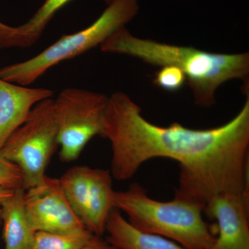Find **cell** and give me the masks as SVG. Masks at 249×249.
I'll return each instance as SVG.
<instances>
[{
  "mask_svg": "<svg viewBox=\"0 0 249 249\" xmlns=\"http://www.w3.org/2000/svg\"><path fill=\"white\" fill-rule=\"evenodd\" d=\"M93 235L89 231L75 233L36 232L34 249H83Z\"/></svg>",
  "mask_w": 249,
  "mask_h": 249,
  "instance_id": "5bb4252c",
  "label": "cell"
},
{
  "mask_svg": "<svg viewBox=\"0 0 249 249\" xmlns=\"http://www.w3.org/2000/svg\"><path fill=\"white\" fill-rule=\"evenodd\" d=\"M110 170L77 165L59 178L62 191L75 213L93 235L106 232V223L115 208Z\"/></svg>",
  "mask_w": 249,
  "mask_h": 249,
  "instance_id": "52a82bcc",
  "label": "cell"
},
{
  "mask_svg": "<svg viewBox=\"0 0 249 249\" xmlns=\"http://www.w3.org/2000/svg\"><path fill=\"white\" fill-rule=\"evenodd\" d=\"M154 83L158 88L168 91H176L186 83V78L178 67L165 66L160 67L156 73Z\"/></svg>",
  "mask_w": 249,
  "mask_h": 249,
  "instance_id": "9a60e30c",
  "label": "cell"
},
{
  "mask_svg": "<svg viewBox=\"0 0 249 249\" xmlns=\"http://www.w3.org/2000/svg\"><path fill=\"white\" fill-rule=\"evenodd\" d=\"M204 213L217 221L219 235L211 249H249V196L224 193L206 204Z\"/></svg>",
  "mask_w": 249,
  "mask_h": 249,
  "instance_id": "9c48e42d",
  "label": "cell"
},
{
  "mask_svg": "<svg viewBox=\"0 0 249 249\" xmlns=\"http://www.w3.org/2000/svg\"><path fill=\"white\" fill-rule=\"evenodd\" d=\"M114 204L137 229L169 239L185 249H211L217 239L212 226L203 219L204 206L194 201L177 197L155 200L142 185L134 183L124 191L115 192Z\"/></svg>",
  "mask_w": 249,
  "mask_h": 249,
  "instance_id": "3957f363",
  "label": "cell"
},
{
  "mask_svg": "<svg viewBox=\"0 0 249 249\" xmlns=\"http://www.w3.org/2000/svg\"><path fill=\"white\" fill-rule=\"evenodd\" d=\"M1 225V206H0V226Z\"/></svg>",
  "mask_w": 249,
  "mask_h": 249,
  "instance_id": "d6986e66",
  "label": "cell"
},
{
  "mask_svg": "<svg viewBox=\"0 0 249 249\" xmlns=\"http://www.w3.org/2000/svg\"><path fill=\"white\" fill-rule=\"evenodd\" d=\"M139 11L138 0H113L89 27L58 40L26 61L0 69V78L29 86L60 62L75 58L101 46L113 34L125 27Z\"/></svg>",
  "mask_w": 249,
  "mask_h": 249,
  "instance_id": "277c9868",
  "label": "cell"
},
{
  "mask_svg": "<svg viewBox=\"0 0 249 249\" xmlns=\"http://www.w3.org/2000/svg\"><path fill=\"white\" fill-rule=\"evenodd\" d=\"M83 249H120L111 245L101 236L93 235Z\"/></svg>",
  "mask_w": 249,
  "mask_h": 249,
  "instance_id": "e0dca14e",
  "label": "cell"
},
{
  "mask_svg": "<svg viewBox=\"0 0 249 249\" xmlns=\"http://www.w3.org/2000/svg\"><path fill=\"white\" fill-rule=\"evenodd\" d=\"M109 96L79 88H65L54 100L60 160H76L96 136L103 137Z\"/></svg>",
  "mask_w": 249,
  "mask_h": 249,
  "instance_id": "8992f818",
  "label": "cell"
},
{
  "mask_svg": "<svg viewBox=\"0 0 249 249\" xmlns=\"http://www.w3.org/2000/svg\"><path fill=\"white\" fill-rule=\"evenodd\" d=\"M24 193L22 187L18 188L0 205L4 249H34L36 232L26 214Z\"/></svg>",
  "mask_w": 249,
  "mask_h": 249,
  "instance_id": "4fadbf2b",
  "label": "cell"
},
{
  "mask_svg": "<svg viewBox=\"0 0 249 249\" xmlns=\"http://www.w3.org/2000/svg\"><path fill=\"white\" fill-rule=\"evenodd\" d=\"M22 186V171L0 151V188L16 190Z\"/></svg>",
  "mask_w": 249,
  "mask_h": 249,
  "instance_id": "2e32d148",
  "label": "cell"
},
{
  "mask_svg": "<svg viewBox=\"0 0 249 249\" xmlns=\"http://www.w3.org/2000/svg\"><path fill=\"white\" fill-rule=\"evenodd\" d=\"M106 232V240L120 249H185L169 239L139 230L116 209L108 217Z\"/></svg>",
  "mask_w": 249,
  "mask_h": 249,
  "instance_id": "7c38bea8",
  "label": "cell"
},
{
  "mask_svg": "<svg viewBox=\"0 0 249 249\" xmlns=\"http://www.w3.org/2000/svg\"><path fill=\"white\" fill-rule=\"evenodd\" d=\"M100 47L105 53L129 55L153 66L178 67L186 76L195 103L200 107L214 106L216 91L229 80H241L246 89L249 87L248 52L211 53L192 47L162 43L136 37L125 27L116 31Z\"/></svg>",
  "mask_w": 249,
  "mask_h": 249,
  "instance_id": "7a4b0ae2",
  "label": "cell"
},
{
  "mask_svg": "<svg viewBox=\"0 0 249 249\" xmlns=\"http://www.w3.org/2000/svg\"><path fill=\"white\" fill-rule=\"evenodd\" d=\"M71 1L45 0L29 20L18 27H11L0 21V49H26L34 45L54 16ZM104 1L109 4L113 0Z\"/></svg>",
  "mask_w": 249,
  "mask_h": 249,
  "instance_id": "8fae6325",
  "label": "cell"
},
{
  "mask_svg": "<svg viewBox=\"0 0 249 249\" xmlns=\"http://www.w3.org/2000/svg\"><path fill=\"white\" fill-rule=\"evenodd\" d=\"M47 88H31L0 78V148L28 119L37 103L53 96Z\"/></svg>",
  "mask_w": 249,
  "mask_h": 249,
  "instance_id": "30bf717a",
  "label": "cell"
},
{
  "mask_svg": "<svg viewBox=\"0 0 249 249\" xmlns=\"http://www.w3.org/2000/svg\"><path fill=\"white\" fill-rule=\"evenodd\" d=\"M58 146L54 100L51 98L34 106L27 121L10 136L0 151L22 171L26 191L43 181Z\"/></svg>",
  "mask_w": 249,
  "mask_h": 249,
  "instance_id": "5b68a950",
  "label": "cell"
},
{
  "mask_svg": "<svg viewBox=\"0 0 249 249\" xmlns=\"http://www.w3.org/2000/svg\"><path fill=\"white\" fill-rule=\"evenodd\" d=\"M103 138L110 142V172L119 181L132 178L147 160L163 157L179 165L174 197L205 207L218 195L249 196V94L227 124L194 129L176 122L152 124L127 93L118 91L109 96Z\"/></svg>",
  "mask_w": 249,
  "mask_h": 249,
  "instance_id": "6da1fadb",
  "label": "cell"
},
{
  "mask_svg": "<svg viewBox=\"0 0 249 249\" xmlns=\"http://www.w3.org/2000/svg\"><path fill=\"white\" fill-rule=\"evenodd\" d=\"M24 203L28 221L35 232L88 231L67 200L59 178L46 175L42 182L26 190Z\"/></svg>",
  "mask_w": 249,
  "mask_h": 249,
  "instance_id": "ba28073f",
  "label": "cell"
},
{
  "mask_svg": "<svg viewBox=\"0 0 249 249\" xmlns=\"http://www.w3.org/2000/svg\"><path fill=\"white\" fill-rule=\"evenodd\" d=\"M14 190L6 189V188H0V205L4 200H6L10 196H12Z\"/></svg>",
  "mask_w": 249,
  "mask_h": 249,
  "instance_id": "ac0fdd59",
  "label": "cell"
}]
</instances>
